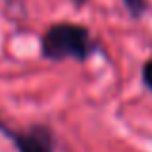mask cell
Instances as JSON below:
<instances>
[{"label": "cell", "mask_w": 152, "mask_h": 152, "mask_svg": "<svg viewBox=\"0 0 152 152\" xmlns=\"http://www.w3.org/2000/svg\"><path fill=\"white\" fill-rule=\"evenodd\" d=\"M98 48L100 45L93 39L91 31L79 23H54L41 39V52L50 62H87L93 54H96Z\"/></svg>", "instance_id": "obj_1"}, {"label": "cell", "mask_w": 152, "mask_h": 152, "mask_svg": "<svg viewBox=\"0 0 152 152\" xmlns=\"http://www.w3.org/2000/svg\"><path fill=\"white\" fill-rule=\"evenodd\" d=\"M0 131L12 141L18 152H54V139L48 127L31 125L25 131H12L0 123Z\"/></svg>", "instance_id": "obj_2"}, {"label": "cell", "mask_w": 152, "mask_h": 152, "mask_svg": "<svg viewBox=\"0 0 152 152\" xmlns=\"http://www.w3.org/2000/svg\"><path fill=\"white\" fill-rule=\"evenodd\" d=\"M121 2L133 19H141L148 10V0H121Z\"/></svg>", "instance_id": "obj_3"}, {"label": "cell", "mask_w": 152, "mask_h": 152, "mask_svg": "<svg viewBox=\"0 0 152 152\" xmlns=\"http://www.w3.org/2000/svg\"><path fill=\"white\" fill-rule=\"evenodd\" d=\"M141 79H142V85L152 93V60H146L141 67Z\"/></svg>", "instance_id": "obj_4"}, {"label": "cell", "mask_w": 152, "mask_h": 152, "mask_svg": "<svg viewBox=\"0 0 152 152\" xmlns=\"http://www.w3.org/2000/svg\"><path fill=\"white\" fill-rule=\"evenodd\" d=\"M71 2H73V4H75V6H77V8H79V6H83V4H85V2H87V0H71Z\"/></svg>", "instance_id": "obj_5"}]
</instances>
